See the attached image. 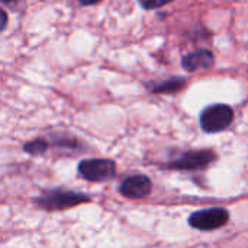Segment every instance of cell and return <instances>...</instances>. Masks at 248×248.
Returning a JSON list of instances; mask_svg holds the SVG:
<instances>
[{
  "label": "cell",
  "mask_w": 248,
  "mask_h": 248,
  "mask_svg": "<svg viewBox=\"0 0 248 248\" xmlns=\"http://www.w3.org/2000/svg\"><path fill=\"white\" fill-rule=\"evenodd\" d=\"M91 197L85 193L66 190V188H48L43 190L37 197H34V203L46 210V212H60L76 207L83 203H89Z\"/></svg>",
  "instance_id": "1"
},
{
  "label": "cell",
  "mask_w": 248,
  "mask_h": 248,
  "mask_svg": "<svg viewBox=\"0 0 248 248\" xmlns=\"http://www.w3.org/2000/svg\"><path fill=\"white\" fill-rule=\"evenodd\" d=\"M200 127L206 133H219L226 130L233 121V109L226 104L207 105L200 112Z\"/></svg>",
  "instance_id": "2"
},
{
  "label": "cell",
  "mask_w": 248,
  "mask_h": 248,
  "mask_svg": "<svg viewBox=\"0 0 248 248\" xmlns=\"http://www.w3.org/2000/svg\"><path fill=\"white\" fill-rule=\"evenodd\" d=\"M216 152L212 149H193L181 152L167 164V168L177 171H197L207 168L216 161Z\"/></svg>",
  "instance_id": "3"
},
{
  "label": "cell",
  "mask_w": 248,
  "mask_h": 248,
  "mask_svg": "<svg viewBox=\"0 0 248 248\" xmlns=\"http://www.w3.org/2000/svg\"><path fill=\"white\" fill-rule=\"evenodd\" d=\"M78 172L83 180L89 183H102L115 177L117 165L112 159L91 158L79 162Z\"/></svg>",
  "instance_id": "4"
},
{
  "label": "cell",
  "mask_w": 248,
  "mask_h": 248,
  "mask_svg": "<svg viewBox=\"0 0 248 248\" xmlns=\"http://www.w3.org/2000/svg\"><path fill=\"white\" fill-rule=\"evenodd\" d=\"M229 222V212L223 207L202 209L190 215L188 223L199 231H215Z\"/></svg>",
  "instance_id": "5"
},
{
  "label": "cell",
  "mask_w": 248,
  "mask_h": 248,
  "mask_svg": "<svg viewBox=\"0 0 248 248\" xmlns=\"http://www.w3.org/2000/svg\"><path fill=\"white\" fill-rule=\"evenodd\" d=\"M152 191V181L143 174H136L124 178L120 184L121 196L127 199H143Z\"/></svg>",
  "instance_id": "6"
},
{
  "label": "cell",
  "mask_w": 248,
  "mask_h": 248,
  "mask_svg": "<svg viewBox=\"0 0 248 248\" xmlns=\"http://www.w3.org/2000/svg\"><path fill=\"white\" fill-rule=\"evenodd\" d=\"M215 63V54L207 48H199L193 53H188L183 57L181 66L186 72H197V70H207Z\"/></svg>",
  "instance_id": "7"
},
{
  "label": "cell",
  "mask_w": 248,
  "mask_h": 248,
  "mask_svg": "<svg viewBox=\"0 0 248 248\" xmlns=\"http://www.w3.org/2000/svg\"><path fill=\"white\" fill-rule=\"evenodd\" d=\"M187 85V79L183 76H174L170 79H162V80H155V82H146L145 88L151 93H177L183 91Z\"/></svg>",
  "instance_id": "8"
},
{
  "label": "cell",
  "mask_w": 248,
  "mask_h": 248,
  "mask_svg": "<svg viewBox=\"0 0 248 248\" xmlns=\"http://www.w3.org/2000/svg\"><path fill=\"white\" fill-rule=\"evenodd\" d=\"M50 142L44 138H37L34 140H30L24 145V152L31 155V156H38V155H44L48 148H50Z\"/></svg>",
  "instance_id": "9"
},
{
  "label": "cell",
  "mask_w": 248,
  "mask_h": 248,
  "mask_svg": "<svg viewBox=\"0 0 248 248\" xmlns=\"http://www.w3.org/2000/svg\"><path fill=\"white\" fill-rule=\"evenodd\" d=\"M50 145H53L56 148H62V149H72V151L79 149V142L76 139H72V138H67V136L53 138V142H50Z\"/></svg>",
  "instance_id": "10"
},
{
  "label": "cell",
  "mask_w": 248,
  "mask_h": 248,
  "mask_svg": "<svg viewBox=\"0 0 248 248\" xmlns=\"http://www.w3.org/2000/svg\"><path fill=\"white\" fill-rule=\"evenodd\" d=\"M138 2L146 11H155L165 5H170L171 2H174V0H138Z\"/></svg>",
  "instance_id": "11"
},
{
  "label": "cell",
  "mask_w": 248,
  "mask_h": 248,
  "mask_svg": "<svg viewBox=\"0 0 248 248\" xmlns=\"http://www.w3.org/2000/svg\"><path fill=\"white\" fill-rule=\"evenodd\" d=\"M8 21H9L8 14L3 9H0V32L5 31V28L8 27Z\"/></svg>",
  "instance_id": "12"
},
{
  "label": "cell",
  "mask_w": 248,
  "mask_h": 248,
  "mask_svg": "<svg viewBox=\"0 0 248 248\" xmlns=\"http://www.w3.org/2000/svg\"><path fill=\"white\" fill-rule=\"evenodd\" d=\"M78 2H79L82 6H92V5H96V3L102 2V0H78Z\"/></svg>",
  "instance_id": "13"
},
{
  "label": "cell",
  "mask_w": 248,
  "mask_h": 248,
  "mask_svg": "<svg viewBox=\"0 0 248 248\" xmlns=\"http://www.w3.org/2000/svg\"><path fill=\"white\" fill-rule=\"evenodd\" d=\"M14 2H16V0H0V3H5V5H8V3H14Z\"/></svg>",
  "instance_id": "14"
}]
</instances>
